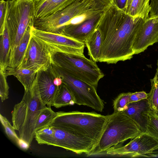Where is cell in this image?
Returning <instances> with one entry per match:
<instances>
[{
    "label": "cell",
    "instance_id": "5",
    "mask_svg": "<svg viewBox=\"0 0 158 158\" xmlns=\"http://www.w3.org/2000/svg\"><path fill=\"white\" fill-rule=\"evenodd\" d=\"M35 18V0H10L6 24L10 51L18 44L27 31L34 26Z\"/></svg>",
    "mask_w": 158,
    "mask_h": 158
},
{
    "label": "cell",
    "instance_id": "18",
    "mask_svg": "<svg viewBox=\"0 0 158 158\" xmlns=\"http://www.w3.org/2000/svg\"><path fill=\"white\" fill-rule=\"evenodd\" d=\"M4 72L7 76L15 77L22 84L26 91L31 87L37 72L26 68H7Z\"/></svg>",
    "mask_w": 158,
    "mask_h": 158
},
{
    "label": "cell",
    "instance_id": "17",
    "mask_svg": "<svg viewBox=\"0 0 158 158\" xmlns=\"http://www.w3.org/2000/svg\"><path fill=\"white\" fill-rule=\"evenodd\" d=\"M31 28L27 31L18 44L10 51L7 68L16 69L21 62L31 35Z\"/></svg>",
    "mask_w": 158,
    "mask_h": 158
},
{
    "label": "cell",
    "instance_id": "33",
    "mask_svg": "<svg viewBox=\"0 0 158 158\" xmlns=\"http://www.w3.org/2000/svg\"><path fill=\"white\" fill-rule=\"evenodd\" d=\"M150 7L149 17L158 16V0H152L149 5Z\"/></svg>",
    "mask_w": 158,
    "mask_h": 158
},
{
    "label": "cell",
    "instance_id": "1",
    "mask_svg": "<svg viewBox=\"0 0 158 158\" xmlns=\"http://www.w3.org/2000/svg\"><path fill=\"white\" fill-rule=\"evenodd\" d=\"M145 20L130 16L116 4L104 11L97 28L101 38L99 61L114 64L131 59L135 39Z\"/></svg>",
    "mask_w": 158,
    "mask_h": 158
},
{
    "label": "cell",
    "instance_id": "34",
    "mask_svg": "<svg viewBox=\"0 0 158 158\" xmlns=\"http://www.w3.org/2000/svg\"><path fill=\"white\" fill-rule=\"evenodd\" d=\"M127 0H115V4L120 9L125 12Z\"/></svg>",
    "mask_w": 158,
    "mask_h": 158
},
{
    "label": "cell",
    "instance_id": "2",
    "mask_svg": "<svg viewBox=\"0 0 158 158\" xmlns=\"http://www.w3.org/2000/svg\"><path fill=\"white\" fill-rule=\"evenodd\" d=\"M46 106L42 102L34 81L31 88L25 91L22 100L14 106L12 122L19 138L30 146L35 138V127L39 115Z\"/></svg>",
    "mask_w": 158,
    "mask_h": 158
},
{
    "label": "cell",
    "instance_id": "35",
    "mask_svg": "<svg viewBox=\"0 0 158 158\" xmlns=\"http://www.w3.org/2000/svg\"><path fill=\"white\" fill-rule=\"evenodd\" d=\"M17 146L20 149L24 151L27 150L30 147L28 143L21 139Z\"/></svg>",
    "mask_w": 158,
    "mask_h": 158
},
{
    "label": "cell",
    "instance_id": "36",
    "mask_svg": "<svg viewBox=\"0 0 158 158\" xmlns=\"http://www.w3.org/2000/svg\"><path fill=\"white\" fill-rule=\"evenodd\" d=\"M55 76L56 77L53 81V82L55 85L59 86L62 84L63 82L61 79L60 77L56 76Z\"/></svg>",
    "mask_w": 158,
    "mask_h": 158
},
{
    "label": "cell",
    "instance_id": "4",
    "mask_svg": "<svg viewBox=\"0 0 158 158\" xmlns=\"http://www.w3.org/2000/svg\"><path fill=\"white\" fill-rule=\"evenodd\" d=\"M142 133L138 125L123 111L113 112L109 115L102 134L89 156L102 154L111 147Z\"/></svg>",
    "mask_w": 158,
    "mask_h": 158
},
{
    "label": "cell",
    "instance_id": "28",
    "mask_svg": "<svg viewBox=\"0 0 158 158\" xmlns=\"http://www.w3.org/2000/svg\"><path fill=\"white\" fill-rule=\"evenodd\" d=\"M131 92L120 94L113 102L114 112L116 113L123 111L129 103Z\"/></svg>",
    "mask_w": 158,
    "mask_h": 158
},
{
    "label": "cell",
    "instance_id": "24",
    "mask_svg": "<svg viewBox=\"0 0 158 158\" xmlns=\"http://www.w3.org/2000/svg\"><path fill=\"white\" fill-rule=\"evenodd\" d=\"M151 88L147 98L150 109L158 115V73L150 80Z\"/></svg>",
    "mask_w": 158,
    "mask_h": 158
},
{
    "label": "cell",
    "instance_id": "11",
    "mask_svg": "<svg viewBox=\"0 0 158 158\" xmlns=\"http://www.w3.org/2000/svg\"><path fill=\"white\" fill-rule=\"evenodd\" d=\"M158 149V141L146 133H143L132 139L126 145L113 146L106 152L111 156L130 157H145Z\"/></svg>",
    "mask_w": 158,
    "mask_h": 158
},
{
    "label": "cell",
    "instance_id": "40",
    "mask_svg": "<svg viewBox=\"0 0 158 158\" xmlns=\"http://www.w3.org/2000/svg\"><path fill=\"white\" fill-rule=\"evenodd\" d=\"M157 42H158V41H157Z\"/></svg>",
    "mask_w": 158,
    "mask_h": 158
},
{
    "label": "cell",
    "instance_id": "38",
    "mask_svg": "<svg viewBox=\"0 0 158 158\" xmlns=\"http://www.w3.org/2000/svg\"><path fill=\"white\" fill-rule=\"evenodd\" d=\"M146 157H158V153L149 154L146 155Z\"/></svg>",
    "mask_w": 158,
    "mask_h": 158
},
{
    "label": "cell",
    "instance_id": "9",
    "mask_svg": "<svg viewBox=\"0 0 158 158\" xmlns=\"http://www.w3.org/2000/svg\"><path fill=\"white\" fill-rule=\"evenodd\" d=\"M31 35L38 39L46 46L52 57L57 53L85 57V44L60 34L43 31L35 28H31Z\"/></svg>",
    "mask_w": 158,
    "mask_h": 158
},
{
    "label": "cell",
    "instance_id": "16",
    "mask_svg": "<svg viewBox=\"0 0 158 158\" xmlns=\"http://www.w3.org/2000/svg\"><path fill=\"white\" fill-rule=\"evenodd\" d=\"M78 0H35V18L44 17Z\"/></svg>",
    "mask_w": 158,
    "mask_h": 158
},
{
    "label": "cell",
    "instance_id": "8",
    "mask_svg": "<svg viewBox=\"0 0 158 158\" xmlns=\"http://www.w3.org/2000/svg\"><path fill=\"white\" fill-rule=\"evenodd\" d=\"M93 7L95 8L93 0H78L49 15L35 18L33 26L38 30L61 34L74 18Z\"/></svg>",
    "mask_w": 158,
    "mask_h": 158
},
{
    "label": "cell",
    "instance_id": "37",
    "mask_svg": "<svg viewBox=\"0 0 158 158\" xmlns=\"http://www.w3.org/2000/svg\"><path fill=\"white\" fill-rule=\"evenodd\" d=\"M133 0H127L125 12L127 13Z\"/></svg>",
    "mask_w": 158,
    "mask_h": 158
},
{
    "label": "cell",
    "instance_id": "21",
    "mask_svg": "<svg viewBox=\"0 0 158 158\" xmlns=\"http://www.w3.org/2000/svg\"><path fill=\"white\" fill-rule=\"evenodd\" d=\"M84 43L90 59L96 62H98L101 44V35L99 31L97 29L86 39Z\"/></svg>",
    "mask_w": 158,
    "mask_h": 158
},
{
    "label": "cell",
    "instance_id": "12",
    "mask_svg": "<svg viewBox=\"0 0 158 158\" xmlns=\"http://www.w3.org/2000/svg\"><path fill=\"white\" fill-rule=\"evenodd\" d=\"M158 40V16L149 17L139 28L135 39L132 49L134 54L144 52Z\"/></svg>",
    "mask_w": 158,
    "mask_h": 158
},
{
    "label": "cell",
    "instance_id": "20",
    "mask_svg": "<svg viewBox=\"0 0 158 158\" xmlns=\"http://www.w3.org/2000/svg\"><path fill=\"white\" fill-rule=\"evenodd\" d=\"M0 36V70L4 72L8 67L11 51L10 42L6 25Z\"/></svg>",
    "mask_w": 158,
    "mask_h": 158
},
{
    "label": "cell",
    "instance_id": "23",
    "mask_svg": "<svg viewBox=\"0 0 158 158\" xmlns=\"http://www.w3.org/2000/svg\"><path fill=\"white\" fill-rule=\"evenodd\" d=\"M57 115L51 108L45 106L41 111L37 119L35 127V132L50 126Z\"/></svg>",
    "mask_w": 158,
    "mask_h": 158
},
{
    "label": "cell",
    "instance_id": "3",
    "mask_svg": "<svg viewBox=\"0 0 158 158\" xmlns=\"http://www.w3.org/2000/svg\"><path fill=\"white\" fill-rule=\"evenodd\" d=\"M56 113L50 126L89 138L97 144L105 128L109 116L96 113L78 111H59Z\"/></svg>",
    "mask_w": 158,
    "mask_h": 158
},
{
    "label": "cell",
    "instance_id": "7",
    "mask_svg": "<svg viewBox=\"0 0 158 158\" xmlns=\"http://www.w3.org/2000/svg\"><path fill=\"white\" fill-rule=\"evenodd\" d=\"M52 67L55 75L61 79L72 92L75 104L87 106L98 111H103V101L98 95L96 87L75 77L54 64Z\"/></svg>",
    "mask_w": 158,
    "mask_h": 158
},
{
    "label": "cell",
    "instance_id": "13",
    "mask_svg": "<svg viewBox=\"0 0 158 158\" xmlns=\"http://www.w3.org/2000/svg\"><path fill=\"white\" fill-rule=\"evenodd\" d=\"M55 77L52 65L47 69L38 72L34 80L42 102L48 106H51L58 88L53 82Z\"/></svg>",
    "mask_w": 158,
    "mask_h": 158
},
{
    "label": "cell",
    "instance_id": "15",
    "mask_svg": "<svg viewBox=\"0 0 158 158\" xmlns=\"http://www.w3.org/2000/svg\"><path fill=\"white\" fill-rule=\"evenodd\" d=\"M150 109L146 99L129 103L123 111L138 125L143 133H145L147 122L146 113Z\"/></svg>",
    "mask_w": 158,
    "mask_h": 158
},
{
    "label": "cell",
    "instance_id": "25",
    "mask_svg": "<svg viewBox=\"0 0 158 158\" xmlns=\"http://www.w3.org/2000/svg\"><path fill=\"white\" fill-rule=\"evenodd\" d=\"M146 133L158 141V115L150 109L146 113Z\"/></svg>",
    "mask_w": 158,
    "mask_h": 158
},
{
    "label": "cell",
    "instance_id": "31",
    "mask_svg": "<svg viewBox=\"0 0 158 158\" xmlns=\"http://www.w3.org/2000/svg\"><path fill=\"white\" fill-rule=\"evenodd\" d=\"M96 8L103 11L115 4V0H93Z\"/></svg>",
    "mask_w": 158,
    "mask_h": 158
},
{
    "label": "cell",
    "instance_id": "14",
    "mask_svg": "<svg viewBox=\"0 0 158 158\" xmlns=\"http://www.w3.org/2000/svg\"><path fill=\"white\" fill-rule=\"evenodd\" d=\"M103 12L76 25H68L60 34L84 43L97 29Z\"/></svg>",
    "mask_w": 158,
    "mask_h": 158
},
{
    "label": "cell",
    "instance_id": "39",
    "mask_svg": "<svg viewBox=\"0 0 158 158\" xmlns=\"http://www.w3.org/2000/svg\"><path fill=\"white\" fill-rule=\"evenodd\" d=\"M157 72H158V63H157V70H156Z\"/></svg>",
    "mask_w": 158,
    "mask_h": 158
},
{
    "label": "cell",
    "instance_id": "27",
    "mask_svg": "<svg viewBox=\"0 0 158 158\" xmlns=\"http://www.w3.org/2000/svg\"><path fill=\"white\" fill-rule=\"evenodd\" d=\"M10 7V0L0 1V35L3 33L9 15Z\"/></svg>",
    "mask_w": 158,
    "mask_h": 158
},
{
    "label": "cell",
    "instance_id": "30",
    "mask_svg": "<svg viewBox=\"0 0 158 158\" xmlns=\"http://www.w3.org/2000/svg\"><path fill=\"white\" fill-rule=\"evenodd\" d=\"M7 77L0 70V97L2 102L8 98L9 87L7 81Z\"/></svg>",
    "mask_w": 158,
    "mask_h": 158
},
{
    "label": "cell",
    "instance_id": "32",
    "mask_svg": "<svg viewBox=\"0 0 158 158\" xmlns=\"http://www.w3.org/2000/svg\"><path fill=\"white\" fill-rule=\"evenodd\" d=\"M148 94L144 91L131 93L130 95L129 103L136 102L147 99Z\"/></svg>",
    "mask_w": 158,
    "mask_h": 158
},
{
    "label": "cell",
    "instance_id": "10",
    "mask_svg": "<svg viewBox=\"0 0 158 158\" xmlns=\"http://www.w3.org/2000/svg\"><path fill=\"white\" fill-rule=\"evenodd\" d=\"M53 64V57L45 44L31 35L24 56L16 68H26L38 72L48 69Z\"/></svg>",
    "mask_w": 158,
    "mask_h": 158
},
{
    "label": "cell",
    "instance_id": "6",
    "mask_svg": "<svg viewBox=\"0 0 158 158\" xmlns=\"http://www.w3.org/2000/svg\"><path fill=\"white\" fill-rule=\"evenodd\" d=\"M53 59V64L96 88L99 81L104 76L96 62L85 57L57 53Z\"/></svg>",
    "mask_w": 158,
    "mask_h": 158
},
{
    "label": "cell",
    "instance_id": "19",
    "mask_svg": "<svg viewBox=\"0 0 158 158\" xmlns=\"http://www.w3.org/2000/svg\"><path fill=\"white\" fill-rule=\"evenodd\" d=\"M74 104L75 100L72 92L63 83L58 87L51 106L58 108Z\"/></svg>",
    "mask_w": 158,
    "mask_h": 158
},
{
    "label": "cell",
    "instance_id": "22",
    "mask_svg": "<svg viewBox=\"0 0 158 158\" xmlns=\"http://www.w3.org/2000/svg\"><path fill=\"white\" fill-rule=\"evenodd\" d=\"M150 0H133L127 13L135 18L140 17L146 19L149 17Z\"/></svg>",
    "mask_w": 158,
    "mask_h": 158
},
{
    "label": "cell",
    "instance_id": "29",
    "mask_svg": "<svg viewBox=\"0 0 158 158\" xmlns=\"http://www.w3.org/2000/svg\"><path fill=\"white\" fill-rule=\"evenodd\" d=\"M0 119L7 136L17 145L20 139L16 134L13 126L11 125L6 118L1 114H0Z\"/></svg>",
    "mask_w": 158,
    "mask_h": 158
},
{
    "label": "cell",
    "instance_id": "26",
    "mask_svg": "<svg viewBox=\"0 0 158 158\" xmlns=\"http://www.w3.org/2000/svg\"><path fill=\"white\" fill-rule=\"evenodd\" d=\"M53 134V127L49 126L36 132L35 138L38 144L50 145Z\"/></svg>",
    "mask_w": 158,
    "mask_h": 158
}]
</instances>
